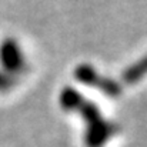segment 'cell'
<instances>
[{
	"mask_svg": "<svg viewBox=\"0 0 147 147\" xmlns=\"http://www.w3.org/2000/svg\"><path fill=\"white\" fill-rule=\"evenodd\" d=\"M26 69V53L14 37H0V70L9 77H14Z\"/></svg>",
	"mask_w": 147,
	"mask_h": 147,
	"instance_id": "6da1fadb",
	"label": "cell"
}]
</instances>
